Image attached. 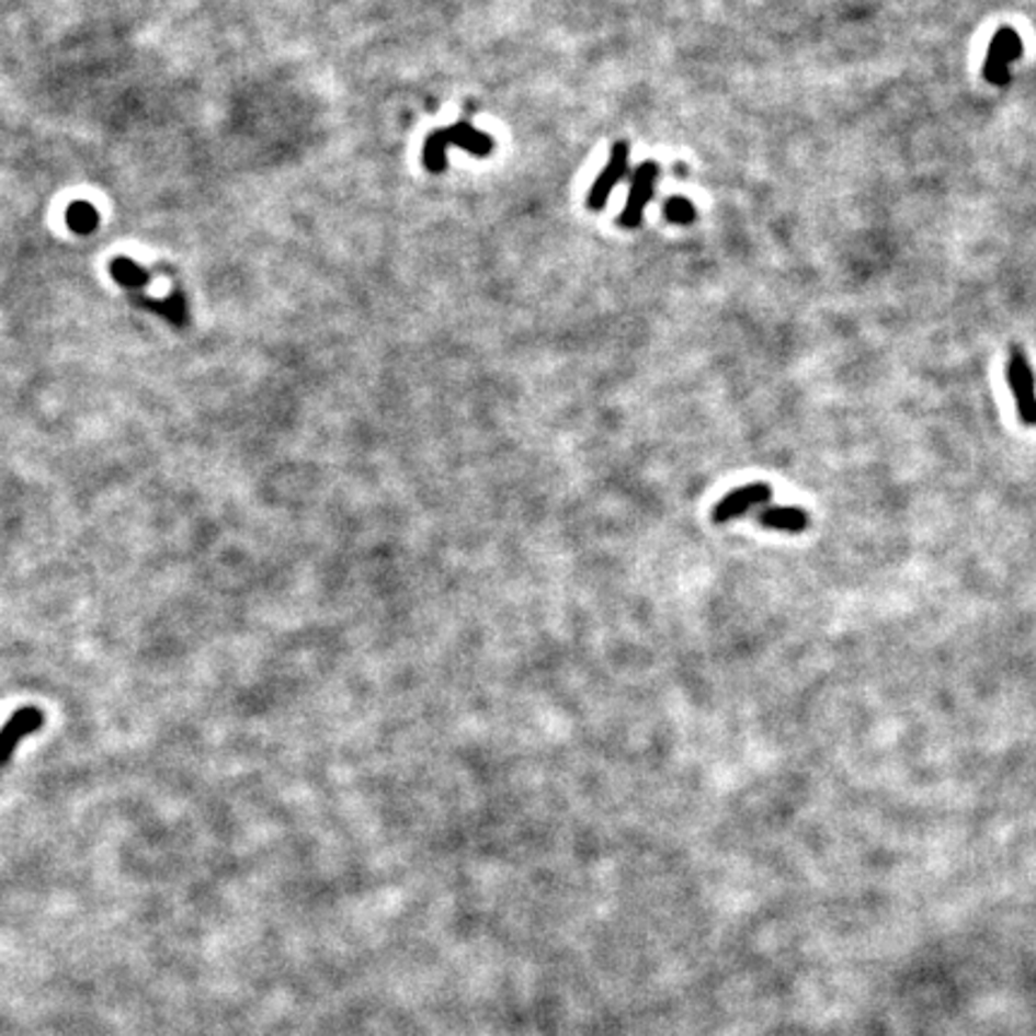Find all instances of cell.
<instances>
[{
    "label": "cell",
    "mask_w": 1036,
    "mask_h": 1036,
    "mask_svg": "<svg viewBox=\"0 0 1036 1036\" xmlns=\"http://www.w3.org/2000/svg\"><path fill=\"white\" fill-rule=\"evenodd\" d=\"M460 147L470 151L473 157H490V151L494 149L492 137L482 130H476V127L468 123H456L452 127H444V130H434L425 147H422V163L430 173H442L446 169V149L449 147Z\"/></svg>",
    "instance_id": "obj_1"
},
{
    "label": "cell",
    "mask_w": 1036,
    "mask_h": 1036,
    "mask_svg": "<svg viewBox=\"0 0 1036 1036\" xmlns=\"http://www.w3.org/2000/svg\"><path fill=\"white\" fill-rule=\"evenodd\" d=\"M1007 384H1010V391H1013L1015 396L1020 420L1025 422V425H1036V379H1034L1027 355L1022 353V349H1017V345L1010 351Z\"/></svg>",
    "instance_id": "obj_2"
},
{
    "label": "cell",
    "mask_w": 1036,
    "mask_h": 1036,
    "mask_svg": "<svg viewBox=\"0 0 1036 1036\" xmlns=\"http://www.w3.org/2000/svg\"><path fill=\"white\" fill-rule=\"evenodd\" d=\"M44 710L36 706H24L10 715V720L0 727V767L10 763L24 739L36 735L44 727Z\"/></svg>",
    "instance_id": "obj_3"
},
{
    "label": "cell",
    "mask_w": 1036,
    "mask_h": 1036,
    "mask_svg": "<svg viewBox=\"0 0 1036 1036\" xmlns=\"http://www.w3.org/2000/svg\"><path fill=\"white\" fill-rule=\"evenodd\" d=\"M660 169L658 163H641L634 171L631 178V187H629V200H626V207L619 216V226L624 228H636L644 221V212L648 207V202L656 197V183H658Z\"/></svg>",
    "instance_id": "obj_4"
},
{
    "label": "cell",
    "mask_w": 1036,
    "mask_h": 1036,
    "mask_svg": "<svg viewBox=\"0 0 1036 1036\" xmlns=\"http://www.w3.org/2000/svg\"><path fill=\"white\" fill-rule=\"evenodd\" d=\"M773 499V488L765 482H751L744 485V488H737L732 492H727L718 504L713 506V521L715 523H727L735 521L739 516L749 514L751 509H756L761 504H767Z\"/></svg>",
    "instance_id": "obj_5"
},
{
    "label": "cell",
    "mask_w": 1036,
    "mask_h": 1036,
    "mask_svg": "<svg viewBox=\"0 0 1036 1036\" xmlns=\"http://www.w3.org/2000/svg\"><path fill=\"white\" fill-rule=\"evenodd\" d=\"M1022 56V38L1013 27L998 30L989 46L987 62H983V77L991 84H1007V66Z\"/></svg>",
    "instance_id": "obj_6"
},
{
    "label": "cell",
    "mask_w": 1036,
    "mask_h": 1036,
    "mask_svg": "<svg viewBox=\"0 0 1036 1036\" xmlns=\"http://www.w3.org/2000/svg\"><path fill=\"white\" fill-rule=\"evenodd\" d=\"M626 161H629V147H626V143H617L612 147L610 161L603 169V173L595 178V183L591 185V192H588V209L600 212L605 207L607 200H610V192L624 181Z\"/></svg>",
    "instance_id": "obj_7"
},
{
    "label": "cell",
    "mask_w": 1036,
    "mask_h": 1036,
    "mask_svg": "<svg viewBox=\"0 0 1036 1036\" xmlns=\"http://www.w3.org/2000/svg\"><path fill=\"white\" fill-rule=\"evenodd\" d=\"M756 521L767 531H783V533H804L809 528V514L799 506H767L759 511Z\"/></svg>",
    "instance_id": "obj_8"
},
{
    "label": "cell",
    "mask_w": 1036,
    "mask_h": 1036,
    "mask_svg": "<svg viewBox=\"0 0 1036 1036\" xmlns=\"http://www.w3.org/2000/svg\"><path fill=\"white\" fill-rule=\"evenodd\" d=\"M96 224H99V214L94 212L92 204H87V202L72 204L68 212V226L72 230H77V234H89Z\"/></svg>",
    "instance_id": "obj_9"
},
{
    "label": "cell",
    "mask_w": 1036,
    "mask_h": 1036,
    "mask_svg": "<svg viewBox=\"0 0 1036 1036\" xmlns=\"http://www.w3.org/2000/svg\"><path fill=\"white\" fill-rule=\"evenodd\" d=\"M664 216L676 226H686L696 219V207L694 202L686 197H672L664 202Z\"/></svg>",
    "instance_id": "obj_10"
},
{
    "label": "cell",
    "mask_w": 1036,
    "mask_h": 1036,
    "mask_svg": "<svg viewBox=\"0 0 1036 1036\" xmlns=\"http://www.w3.org/2000/svg\"><path fill=\"white\" fill-rule=\"evenodd\" d=\"M113 276L121 281L123 286L127 288H137V286H143L145 284V272H143V266H137L133 264L130 260H115L113 262Z\"/></svg>",
    "instance_id": "obj_11"
}]
</instances>
